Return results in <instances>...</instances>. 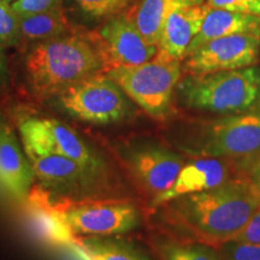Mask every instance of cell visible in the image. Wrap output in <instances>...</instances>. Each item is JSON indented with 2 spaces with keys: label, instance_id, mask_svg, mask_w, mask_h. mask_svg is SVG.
I'll use <instances>...</instances> for the list:
<instances>
[{
  "label": "cell",
  "instance_id": "obj_1",
  "mask_svg": "<svg viewBox=\"0 0 260 260\" xmlns=\"http://www.w3.org/2000/svg\"><path fill=\"white\" fill-rule=\"evenodd\" d=\"M170 220L193 242L212 248L232 241L260 205L249 178H232L222 186L170 201Z\"/></svg>",
  "mask_w": 260,
  "mask_h": 260
},
{
  "label": "cell",
  "instance_id": "obj_2",
  "mask_svg": "<svg viewBox=\"0 0 260 260\" xmlns=\"http://www.w3.org/2000/svg\"><path fill=\"white\" fill-rule=\"evenodd\" d=\"M25 71L32 93L50 99L87 77L104 73V65L88 31L74 29L32 45L25 57Z\"/></svg>",
  "mask_w": 260,
  "mask_h": 260
},
{
  "label": "cell",
  "instance_id": "obj_3",
  "mask_svg": "<svg viewBox=\"0 0 260 260\" xmlns=\"http://www.w3.org/2000/svg\"><path fill=\"white\" fill-rule=\"evenodd\" d=\"M182 104L191 109L217 113L248 111L260 98V69H242L189 75L178 82Z\"/></svg>",
  "mask_w": 260,
  "mask_h": 260
},
{
  "label": "cell",
  "instance_id": "obj_4",
  "mask_svg": "<svg viewBox=\"0 0 260 260\" xmlns=\"http://www.w3.org/2000/svg\"><path fill=\"white\" fill-rule=\"evenodd\" d=\"M181 71V60L157 53L147 63L117 68L105 74L146 113L154 118H164L170 111Z\"/></svg>",
  "mask_w": 260,
  "mask_h": 260
},
{
  "label": "cell",
  "instance_id": "obj_5",
  "mask_svg": "<svg viewBox=\"0 0 260 260\" xmlns=\"http://www.w3.org/2000/svg\"><path fill=\"white\" fill-rule=\"evenodd\" d=\"M53 99L61 111L93 124L119 122L130 112L124 92L105 73L73 84Z\"/></svg>",
  "mask_w": 260,
  "mask_h": 260
},
{
  "label": "cell",
  "instance_id": "obj_6",
  "mask_svg": "<svg viewBox=\"0 0 260 260\" xmlns=\"http://www.w3.org/2000/svg\"><path fill=\"white\" fill-rule=\"evenodd\" d=\"M54 207L74 235L111 236L139 224V212L125 200H64Z\"/></svg>",
  "mask_w": 260,
  "mask_h": 260
},
{
  "label": "cell",
  "instance_id": "obj_7",
  "mask_svg": "<svg viewBox=\"0 0 260 260\" xmlns=\"http://www.w3.org/2000/svg\"><path fill=\"white\" fill-rule=\"evenodd\" d=\"M25 151L63 155L99 177L104 162L70 126L52 118H27L19 124Z\"/></svg>",
  "mask_w": 260,
  "mask_h": 260
},
{
  "label": "cell",
  "instance_id": "obj_8",
  "mask_svg": "<svg viewBox=\"0 0 260 260\" xmlns=\"http://www.w3.org/2000/svg\"><path fill=\"white\" fill-rule=\"evenodd\" d=\"M88 35L102 58L104 73L147 63L158 53V47L146 41L122 14L106 18Z\"/></svg>",
  "mask_w": 260,
  "mask_h": 260
},
{
  "label": "cell",
  "instance_id": "obj_9",
  "mask_svg": "<svg viewBox=\"0 0 260 260\" xmlns=\"http://www.w3.org/2000/svg\"><path fill=\"white\" fill-rule=\"evenodd\" d=\"M199 149L205 157L254 160L260 155V112H242L213 122Z\"/></svg>",
  "mask_w": 260,
  "mask_h": 260
},
{
  "label": "cell",
  "instance_id": "obj_10",
  "mask_svg": "<svg viewBox=\"0 0 260 260\" xmlns=\"http://www.w3.org/2000/svg\"><path fill=\"white\" fill-rule=\"evenodd\" d=\"M259 50L260 34L255 32H240L214 39L188 54L186 71L199 76L252 67L258 60Z\"/></svg>",
  "mask_w": 260,
  "mask_h": 260
},
{
  "label": "cell",
  "instance_id": "obj_11",
  "mask_svg": "<svg viewBox=\"0 0 260 260\" xmlns=\"http://www.w3.org/2000/svg\"><path fill=\"white\" fill-rule=\"evenodd\" d=\"M184 162L181 155L160 146L135 148L128 155L135 180L154 199L170 189Z\"/></svg>",
  "mask_w": 260,
  "mask_h": 260
},
{
  "label": "cell",
  "instance_id": "obj_12",
  "mask_svg": "<svg viewBox=\"0 0 260 260\" xmlns=\"http://www.w3.org/2000/svg\"><path fill=\"white\" fill-rule=\"evenodd\" d=\"M232 172L226 159L204 157L184 162L170 189L153 200V205L168 204L187 194L211 190L230 181Z\"/></svg>",
  "mask_w": 260,
  "mask_h": 260
},
{
  "label": "cell",
  "instance_id": "obj_13",
  "mask_svg": "<svg viewBox=\"0 0 260 260\" xmlns=\"http://www.w3.org/2000/svg\"><path fill=\"white\" fill-rule=\"evenodd\" d=\"M209 9L206 4H201L174 10L162 25L158 53L176 60L186 58L190 42L199 32Z\"/></svg>",
  "mask_w": 260,
  "mask_h": 260
},
{
  "label": "cell",
  "instance_id": "obj_14",
  "mask_svg": "<svg viewBox=\"0 0 260 260\" xmlns=\"http://www.w3.org/2000/svg\"><path fill=\"white\" fill-rule=\"evenodd\" d=\"M25 157L14 132L0 123V184L18 200L27 199L34 177Z\"/></svg>",
  "mask_w": 260,
  "mask_h": 260
},
{
  "label": "cell",
  "instance_id": "obj_15",
  "mask_svg": "<svg viewBox=\"0 0 260 260\" xmlns=\"http://www.w3.org/2000/svg\"><path fill=\"white\" fill-rule=\"evenodd\" d=\"M34 176L46 186L75 189L92 184L98 176L73 159L51 153L25 151Z\"/></svg>",
  "mask_w": 260,
  "mask_h": 260
},
{
  "label": "cell",
  "instance_id": "obj_16",
  "mask_svg": "<svg viewBox=\"0 0 260 260\" xmlns=\"http://www.w3.org/2000/svg\"><path fill=\"white\" fill-rule=\"evenodd\" d=\"M204 0H132L122 12L141 37L158 47L165 19L174 10L201 5Z\"/></svg>",
  "mask_w": 260,
  "mask_h": 260
},
{
  "label": "cell",
  "instance_id": "obj_17",
  "mask_svg": "<svg viewBox=\"0 0 260 260\" xmlns=\"http://www.w3.org/2000/svg\"><path fill=\"white\" fill-rule=\"evenodd\" d=\"M240 32L260 34L259 16L210 8L201 23L199 32L190 42L186 57L206 42Z\"/></svg>",
  "mask_w": 260,
  "mask_h": 260
},
{
  "label": "cell",
  "instance_id": "obj_18",
  "mask_svg": "<svg viewBox=\"0 0 260 260\" xmlns=\"http://www.w3.org/2000/svg\"><path fill=\"white\" fill-rule=\"evenodd\" d=\"M25 200L28 201L27 210L31 225L42 240L58 246H68L76 242L75 235L61 219L46 194L40 189H34Z\"/></svg>",
  "mask_w": 260,
  "mask_h": 260
},
{
  "label": "cell",
  "instance_id": "obj_19",
  "mask_svg": "<svg viewBox=\"0 0 260 260\" xmlns=\"http://www.w3.org/2000/svg\"><path fill=\"white\" fill-rule=\"evenodd\" d=\"M74 29L61 5L39 14L19 17L21 41L32 45L59 38Z\"/></svg>",
  "mask_w": 260,
  "mask_h": 260
},
{
  "label": "cell",
  "instance_id": "obj_20",
  "mask_svg": "<svg viewBox=\"0 0 260 260\" xmlns=\"http://www.w3.org/2000/svg\"><path fill=\"white\" fill-rule=\"evenodd\" d=\"M75 243L87 260H148L128 243L106 236L81 237Z\"/></svg>",
  "mask_w": 260,
  "mask_h": 260
},
{
  "label": "cell",
  "instance_id": "obj_21",
  "mask_svg": "<svg viewBox=\"0 0 260 260\" xmlns=\"http://www.w3.org/2000/svg\"><path fill=\"white\" fill-rule=\"evenodd\" d=\"M162 254L165 260H222L216 248L198 242L169 243Z\"/></svg>",
  "mask_w": 260,
  "mask_h": 260
},
{
  "label": "cell",
  "instance_id": "obj_22",
  "mask_svg": "<svg viewBox=\"0 0 260 260\" xmlns=\"http://www.w3.org/2000/svg\"><path fill=\"white\" fill-rule=\"evenodd\" d=\"M19 42V16L10 3L0 2V47L16 46Z\"/></svg>",
  "mask_w": 260,
  "mask_h": 260
},
{
  "label": "cell",
  "instance_id": "obj_23",
  "mask_svg": "<svg viewBox=\"0 0 260 260\" xmlns=\"http://www.w3.org/2000/svg\"><path fill=\"white\" fill-rule=\"evenodd\" d=\"M84 15L94 18H109L122 14L132 0H71Z\"/></svg>",
  "mask_w": 260,
  "mask_h": 260
},
{
  "label": "cell",
  "instance_id": "obj_24",
  "mask_svg": "<svg viewBox=\"0 0 260 260\" xmlns=\"http://www.w3.org/2000/svg\"><path fill=\"white\" fill-rule=\"evenodd\" d=\"M222 260H260V245L232 240L217 247Z\"/></svg>",
  "mask_w": 260,
  "mask_h": 260
},
{
  "label": "cell",
  "instance_id": "obj_25",
  "mask_svg": "<svg viewBox=\"0 0 260 260\" xmlns=\"http://www.w3.org/2000/svg\"><path fill=\"white\" fill-rule=\"evenodd\" d=\"M206 5L209 8L224 9L260 17V0H206Z\"/></svg>",
  "mask_w": 260,
  "mask_h": 260
},
{
  "label": "cell",
  "instance_id": "obj_26",
  "mask_svg": "<svg viewBox=\"0 0 260 260\" xmlns=\"http://www.w3.org/2000/svg\"><path fill=\"white\" fill-rule=\"evenodd\" d=\"M12 8L19 17L39 14L61 5V0H16Z\"/></svg>",
  "mask_w": 260,
  "mask_h": 260
},
{
  "label": "cell",
  "instance_id": "obj_27",
  "mask_svg": "<svg viewBox=\"0 0 260 260\" xmlns=\"http://www.w3.org/2000/svg\"><path fill=\"white\" fill-rule=\"evenodd\" d=\"M234 240L260 245V205L248 219V222L245 224V226L234 237Z\"/></svg>",
  "mask_w": 260,
  "mask_h": 260
},
{
  "label": "cell",
  "instance_id": "obj_28",
  "mask_svg": "<svg viewBox=\"0 0 260 260\" xmlns=\"http://www.w3.org/2000/svg\"><path fill=\"white\" fill-rule=\"evenodd\" d=\"M248 178L249 181L252 182L253 186L255 187V189L258 190V193L260 194V155L253 160L251 176Z\"/></svg>",
  "mask_w": 260,
  "mask_h": 260
},
{
  "label": "cell",
  "instance_id": "obj_29",
  "mask_svg": "<svg viewBox=\"0 0 260 260\" xmlns=\"http://www.w3.org/2000/svg\"><path fill=\"white\" fill-rule=\"evenodd\" d=\"M4 71H5V59H4V56H3L2 47H0V77L3 76Z\"/></svg>",
  "mask_w": 260,
  "mask_h": 260
},
{
  "label": "cell",
  "instance_id": "obj_30",
  "mask_svg": "<svg viewBox=\"0 0 260 260\" xmlns=\"http://www.w3.org/2000/svg\"><path fill=\"white\" fill-rule=\"evenodd\" d=\"M0 2H5V3H10V4H12V0H0Z\"/></svg>",
  "mask_w": 260,
  "mask_h": 260
}]
</instances>
